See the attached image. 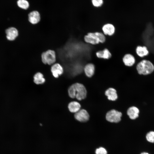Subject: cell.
<instances>
[{
  "label": "cell",
  "mask_w": 154,
  "mask_h": 154,
  "mask_svg": "<svg viewBox=\"0 0 154 154\" xmlns=\"http://www.w3.org/2000/svg\"><path fill=\"white\" fill-rule=\"evenodd\" d=\"M68 93L70 98H76L78 100L81 101L86 98L87 91L84 84L79 82H76L69 87Z\"/></svg>",
  "instance_id": "1"
},
{
  "label": "cell",
  "mask_w": 154,
  "mask_h": 154,
  "mask_svg": "<svg viewBox=\"0 0 154 154\" xmlns=\"http://www.w3.org/2000/svg\"><path fill=\"white\" fill-rule=\"evenodd\" d=\"M136 68L139 74L147 75L154 71V65L150 61L143 59L137 64Z\"/></svg>",
  "instance_id": "2"
},
{
  "label": "cell",
  "mask_w": 154,
  "mask_h": 154,
  "mask_svg": "<svg viewBox=\"0 0 154 154\" xmlns=\"http://www.w3.org/2000/svg\"><path fill=\"white\" fill-rule=\"evenodd\" d=\"M41 60L44 64L52 65L56 61V54L54 50L49 49L43 52L41 54Z\"/></svg>",
  "instance_id": "3"
},
{
  "label": "cell",
  "mask_w": 154,
  "mask_h": 154,
  "mask_svg": "<svg viewBox=\"0 0 154 154\" xmlns=\"http://www.w3.org/2000/svg\"><path fill=\"white\" fill-rule=\"evenodd\" d=\"M122 113L120 112L115 109L108 111L106 115V118L109 122L117 123L121 119Z\"/></svg>",
  "instance_id": "4"
},
{
  "label": "cell",
  "mask_w": 154,
  "mask_h": 154,
  "mask_svg": "<svg viewBox=\"0 0 154 154\" xmlns=\"http://www.w3.org/2000/svg\"><path fill=\"white\" fill-rule=\"evenodd\" d=\"M75 118L77 121L82 122L88 121L90 118V115L87 111L84 109H81L75 113Z\"/></svg>",
  "instance_id": "5"
},
{
  "label": "cell",
  "mask_w": 154,
  "mask_h": 154,
  "mask_svg": "<svg viewBox=\"0 0 154 154\" xmlns=\"http://www.w3.org/2000/svg\"><path fill=\"white\" fill-rule=\"evenodd\" d=\"M84 41L86 43L93 45L100 43L99 40L94 32H89L84 37Z\"/></svg>",
  "instance_id": "6"
},
{
  "label": "cell",
  "mask_w": 154,
  "mask_h": 154,
  "mask_svg": "<svg viewBox=\"0 0 154 154\" xmlns=\"http://www.w3.org/2000/svg\"><path fill=\"white\" fill-rule=\"evenodd\" d=\"M41 19L39 12L36 10H34L30 12L28 14V19L29 22L33 25L38 23Z\"/></svg>",
  "instance_id": "7"
},
{
  "label": "cell",
  "mask_w": 154,
  "mask_h": 154,
  "mask_svg": "<svg viewBox=\"0 0 154 154\" xmlns=\"http://www.w3.org/2000/svg\"><path fill=\"white\" fill-rule=\"evenodd\" d=\"M104 94L108 100L110 101H115L118 98L117 90L113 88H108L105 91Z\"/></svg>",
  "instance_id": "8"
},
{
  "label": "cell",
  "mask_w": 154,
  "mask_h": 154,
  "mask_svg": "<svg viewBox=\"0 0 154 154\" xmlns=\"http://www.w3.org/2000/svg\"><path fill=\"white\" fill-rule=\"evenodd\" d=\"M83 70L85 75L88 78L92 77L95 72V65L92 63H88L84 66Z\"/></svg>",
  "instance_id": "9"
},
{
  "label": "cell",
  "mask_w": 154,
  "mask_h": 154,
  "mask_svg": "<svg viewBox=\"0 0 154 154\" xmlns=\"http://www.w3.org/2000/svg\"><path fill=\"white\" fill-rule=\"evenodd\" d=\"M51 71L54 77L57 78L63 73L64 70L62 66L60 64L56 63L51 66Z\"/></svg>",
  "instance_id": "10"
},
{
  "label": "cell",
  "mask_w": 154,
  "mask_h": 154,
  "mask_svg": "<svg viewBox=\"0 0 154 154\" xmlns=\"http://www.w3.org/2000/svg\"><path fill=\"white\" fill-rule=\"evenodd\" d=\"M116 29L112 24L107 23L104 25L102 27V32L105 35L111 36L115 33Z\"/></svg>",
  "instance_id": "11"
},
{
  "label": "cell",
  "mask_w": 154,
  "mask_h": 154,
  "mask_svg": "<svg viewBox=\"0 0 154 154\" xmlns=\"http://www.w3.org/2000/svg\"><path fill=\"white\" fill-rule=\"evenodd\" d=\"M5 33L7 38L11 41L15 40L19 35L18 30L14 27H11L7 29L6 30Z\"/></svg>",
  "instance_id": "12"
},
{
  "label": "cell",
  "mask_w": 154,
  "mask_h": 154,
  "mask_svg": "<svg viewBox=\"0 0 154 154\" xmlns=\"http://www.w3.org/2000/svg\"><path fill=\"white\" fill-rule=\"evenodd\" d=\"M122 61L125 66L131 67L135 63V59L133 55L128 53L125 54L123 56Z\"/></svg>",
  "instance_id": "13"
},
{
  "label": "cell",
  "mask_w": 154,
  "mask_h": 154,
  "mask_svg": "<svg viewBox=\"0 0 154 154\" xmlns=\"http://www.w3.org/2000/svg\"><path fill=\"white\" fill-rule=\"evenodd\" d=\"M96 54L98 58L104 59H109L112 56L111 53L107 48H105L102 50L96 51Z\"/></svg>",
  "instance_id": "14"
},
{
  "label": "cell",
  "mask_w": 154,
  "mask_h": 154,
  "mask_svg": "<svg viewBox=\"0 0 154 154\" xmlns=\"http://www.w3.org/2000/svg\"><path fill=\"white\" fill-rule=\"evenodd\" d=\"M139 112V111L138 108L132 106L128 109L127 113L131 119L134 120L138 117Z\"/></svg>",
  "instance_id": "15"
},
{
  "label": "cell",
  "mask_w": 154,
  "mask_h": 154,
  "mask_svg": "<svg viewBox=\"0 0 154 154\" xmlns=\"http://www.w3.org/2000/svg\"><path fill=\"white\" fill-rule=\"evenodd\" d=\"M68 107L70 112L75 113L81 109V106L79 102L76 101H72L68 104Z\"/></svg>",
  "instance_id": "16"
},
{
  "label": "cell",
  "mask_w": 154,
  "mask_h": 154,
  "mask_svg": "<svg viewBox=\"0 0 154 154\" xmlns=\"http://www.w3.org/2000/svg\"><path fill=\"white\" fill-rule=\"evenodd\" d=\"M136 52L137 55L141 57L147 55L149 53V51L145 46H137L136 49Z\"/></svg>",
  "instance_id": "17"
},
{
  "label": "cell",
  "mask_w": 154,
  "mask_h": 154,
  "mask_svg": "<svg viewBox=\"0 0 154 154\" xmlns=\"http://www.w3.org/2000/svg\"><path fill=\"white\" fill-rule=\"evenodd\" d=\"M33 78L34 82L37 84H42L45 81L43 75L40 72L36 73L33 76Z\"/></svg>",
  "instance_id": "18"
},
{
  "label": "cell",
  "mask_w": 154,
  "mask_h": 154,
  "mask_svg": "<svg viewBox=\"0 0 154 154\" xmlns=\"http://www.w3.org/2000/svg\"><path fill=\"white\" fill-rule=\"evenodd\" d=\"M18 6L20 8L26 10L30 6L29 3L27 0H19L17 1Z\"/></svg>",
  "instance_id": "19"
},
{
  "label": "cell",
  "mask_w": 154,
  "mask_h": 154,
  "mask_svg": "<svg viewBox=\"0 0 154 154\" xmlns=\"http://www.w3.org/2000/svg\"><path fill=\"white\" fill-rule=\"evenodd\" d=\"M147 140L150 143H154V131H150L148 132L146 135Z\"/></svg>",
  "instance_id": "20"
},
{
  "label": "cell",
  "mask_w": 154,
  "mask_h": 154,
  "mask_svg": "<svg viewBox=\"0 0 154 154\" xmlns=\"http://www.w3.org/2000/svg\"><path fill=\"white\" fill-rule=\"evenodd\" d=\"M93 5L96 7L101 6L104 3L103 0H91Z\"/></svg>",
  "instance_id": "21"
},
{
  "label": "cell",
  "mask_w": 154,
  "mask_h": 154,
  "mask_svg": "<svg viewBox=\"0 0 154 154\" xmlns=\"http://www.w3.org/2000/svg\"><path fill=\"white\" fill-rule=\"evenodd\" d=\"M95 154H107V152L105 148L100 147L96 149Z\"/></svg>",
  "instance_id": "22"
},
{
  "label": "cell",
  "mask_w": 154,
  "mask_h": 154,
  "mask_svg": "<svg viewBox=\"0 0 154 154\" xmlns=\"http://www.w3.org/2000/svg\"><path fill=\"white\" fill-rule=\"evenodd\" d=\"M140 154H150L146 152H143L141 153Z\"/></svg>",
  "instance_id": "23"
}]
</instances>
